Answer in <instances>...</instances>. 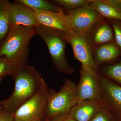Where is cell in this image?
<instances>
[{"mask_svg":"<svg viewBox=\"0 0 121 121\" xmlns=\"http://www.w3.org/2000/svg\"><path fill=\"white\" fill-rule=\"evenodd\" d=\"M68 113L63 114L50 120V121H65L68 116Z\"/></svg>","mask_w":121,"mask_h":121,"instance_id":"d4e9b609","label":"cell"},{"mask_svg":"<svg viewBox=\"0 0 121 121\" xmlns=\"http://www.w3.org/2000/svg\"><path fill=\"white\" fill-rule=\"evenodd\" d=\"M75 121V120H74V119H72V118H71L69 117V116H68L67 118L66 119V121Z\"/></svg>","mask_w":121,"mask_h":121,"instance_id":"484cf974","label":"cell"},{"mask_svg":"<svg viewBox=\"0 0 121 121\" xmlns=\"http://www.w3.org/2000/svg\"><path fill=\"white\" fill-rule=\"evenodd\" d=\"M9 1L7 13L10 29L20 26L36 28L40 26L37 21L34 11L25 5Z\"/></svg>","mask_w":121,"mask_h":121,"instance_id":"30bf717a","label":"cell"},{"mask_svg":"<svg viewBox=\"0 0 121 121\" xmlns=\"http://www.w3.org/2000/svg\"><path fill=\"white\" fill-rule=\"evenodd\" d=\"M50 120H48V119H45L44 121H50Z\"/></svg>","mask_w":121,"mask_h":121,"instance_id":"83f0119b","label":"cell"},{"mask_svg":"<svg viewBox=\"0 0 121 121\" xmlns=\"http://www.w3.org/2000/svg\"><path fill=\"white\" fill-rule=\"evenodd\" d=\"M89 4L104 19L121 21V11L105 2L104 0H91Z\"/></svg>","mask_w":121,"mask_h":121,"instance_id":"9a60e30c","label":"cell"},{"mask_svg":"<svg viewBox=\"0 0 121 121\" xmlns=\"http://www.w3.org/2000/svg\"><path fill=\"white\" fill-rule=\"evenodd\" d=\"M77 86L72 80L66 79L59 92L51 90L47 106L46 119L50 120L60 114L69 112L78 102Z\"/></svg>","mask_w":121,"mask_h":121,"instance_id":"5b68a950","label":"cell"},{"mask_svg":"<svg viewBox=\"0 0 121 121\" xmlns=\"http://www.w3.org/2000/svg\"><path fill=\"white\" fill-rule=\"evenodd\" d=\"M104 1L121 11V0H104Z\"/></svg>","mask_w":121,"mask_h":121,"instance_id":"cb8c5ba5","label":"cell"},{"mask_svg":"<svg viewBox=\"0 0 121 121\" xmlns=\"http://www.w3.org/2000/svg\"><path fill=\"white\" fill-rule=\"evenodd\" d=\"M65 34L68 43L71 45L76 60L79 61L83 66L91 68L98 71L99 66L94 60L93 49L87 40L86 34L72 30Z\"/></svg>","mask_w":121,"mask_h":121,"instance_id":"52a82bcc","label":"cell"},{"mask_svg":"<svg viewBox=\"0 0 121 121\" xmlns=\"http://www.w3.org/2000/svg\"><path fill=\"white\" fill-rule=\"evenodd\" d=\"M36 35L35 28L20 26L11 29L0 45V57L16 66L27 64L30 41Z\"/></svg>","mask_w":121,"mask_h":121,"instance_id":"7a4b0ae2","label":"cell"},{"mask_svg":"<svg viewBox=\"0 0 121 121\" xmlns=\"http://www.w3.org/2000/svg\"><path fill=\"white\" fill-rule=\"evenodd\" d=\"M102 103L121 120V86L99 72Z\"/></svg>","mask_w":121,"mask_h":121,"instance_id":"9c48e42d","label":"cell"},{"mask_svg":"<svg viewBox=\"0 0 121 121\" xmlns=\"http://www.w3.org/2000/svg\"><path fill=\"white\" fill-rule=\"evenodd\" d=\"M14 2L25 5L31 8L60 12L63 11L62 7L45 0H17Z\"/></svg>","mask_w":121,"mask_h":121,"instance_id":"2e32d148","label":"cell"},{"mask_svg":"<svg viewBox=\"0 0 121 121\" xmlns=\"http://www.w3.org/2000/svg\"><path fill=\"white\" fill-rule=\"evenodd\" d=\"M103 106L90 100L79 101L71 109L68 116L76 121H91Z\"/></svg>","mask_w":121,"mask_h":121,"instance_id":"5bb4252c","label":"cell"},{"mask_svg":"<svg viewBox=\"0 0 121 121\" xmlns=\"http://www.w3.org/2000/svg\"><path fill=\"white\" fill-rule=\"evenodd\" d=\"M80 73L77 86L78 101L90 100L103 105L99 71L81 65Z\"/></svg>","mask_w":121,"mask_h":121,"instance_id":"8992f818","label":"cell"},{"mask_svg":"<svg viewBox=\"0 0 121 121\" xmlns=\"http://www.w3.org/2000/svg\"><path fill=\"white\" fill-rule=\"evenodd\" d=\"M86 36L92 49L106 43H116L112 27L106 19L94 25L87 33Z\"/></svg>","mask_w":121,"mask_h":121,"instance_id":"7c38bea8","label":"cell"},{"mask_svg":"<svg viewBox=\"0 0 121 121\" xmlns=\"http://www.w3.org/2000/svg\"><path fill=\"white\" fill-rule=\"evenodd\" d=\"M68 12L71 30L84 34L96 23L106 19L90 4Z\"/></svg>","mask_w":121,"mask_h":121,"instance_id":"ba28073f","label":"cell"},{"mask_svg":"<svg viewBox=\"0 0 121 121\" xmlns=\"http://www.w3.org/2000/svg\"><path fill=\"white\" fill-rule=\"evenodd\" d=\"M36 35L44 41L52 62L58 71L71 74L74 70L68 63L65 55L68 43L65 33L59 30L40 25L35 28Z\"/></svg>","mask_w":121,"mask_h":121,"instance_id":"3957f363","label":"cell"},{"mask_svg":"<svg viewBox=\"0 0 121 121\" xmlns=\"http://www.w3.org/2000/svg\"><path fill=\"white\" fill-rule=\"evenodd\" d=\"M13 114L7 112L0 106V121H15Z\"/></svg>","mask_w":121,"mask_h":121,"instance_id":"603a6c76","label":"cell"},{"mask_svg":"<svg viewBox=\"0 0 121 121\" xmlns=\"http://www.w3.org/2000/svg\"><path fill=\"white\" fill-rule=\"evenodd\" d=\"M119 121H121V120H119Z\"/></svg>","mask_w":121,"mask_h":121,"instance_id":"f1b7e54d","label":"cell"},{"mask_svg":"<svg viewBox=\"0 0 121 121\" xmlns=\"http://www.w3.org/2000/svg\"><path fill=\"white\" fill-rule=\"evenodd\" d=\"M9 1L0 0V45L11 30L7 13Z\"/></svg>","mask_w":121,"mask_h":121,"instance_id":"ac0fdd59","label":"cell"},{"mask_svg":"<svg viewBox=\"0 0 121 121\" xmlns=\"http://www.w3.org/2000/svg\"><path fill=\"white\" fill-rule=\"evenodd\" d=\"M91 121H120L108 108L103 105Z\"/></svg>","mask_w":121,"mask_h":121,"instance_id":"44dd1931","label":"cell"},{"mask_svg":"<svg viewBox=\"0 0 121 121\" xmlns=\"http://www.w3.org/2000/svg\"><path fill=\"white\" fill-rule=\"evenodd\" d=\"M108 20L112 27L116 43L121 49V21L115 20Z\"/></svg>","mask_w":121,"mask_h":121,"instance_id":"7402d4cb","label":"cell"},{"mask_svg":"<svg viewBox=\"0 0 121 121\" xmlns=\"http://www.w3.org/2000/svg\"><path fill=\"white\" fill-rule=\"evenodd\" d=\"M12 78L15 81L13 92L8 98L0 101V106L13 114L37 92L43 79L35 68L27 64L17 66Z\"/></svg>","mask_w":121,"mask_h":121,"instance_id":"6da1fadb","label":"cell"},{"mask_svg":"<svg viewBox=\"0 0 121 121\" xmlns=\"http://www.w3.org/2000/svg\"><path fill=\"white\" fill-rule=\"evenodd\" d=\"M4 78V77L0 78V83L1 82H2V80H3V79Z\"/></svg>","mask_w":121,"mask_h":121,"instance_id":"4316f807","label":"cell"},{"mask_svg":"<svg viewBox=\"0 0 121 121\" xmlns=\"http://www.w3.org/2000/svg\"><path fill=\"white\" fill-rule=\"evenodd\" d=\"M31 9L34 11L37 21L40 25L59 30L65 34L71 30L67 15L65 14L64 11L56 12Z\"/></svg>","mask_w":121,"mask_h":121,"instance_id":"8fae6325","label":"cell"},{"mask_svg":"<svg viewBox=\"0 0 121 121\" xmlns=\"http://www.w3.org/2000/svg\"><path fill=\"white\" fill-rule=\"evenodd\" d=\"M51 89L43 80L39 90L13 113L15 121H43Z\"/></svg>","mask_w":121,"mask_h":121,"instance_id":"277c9868","label":"cell"},{"mask_svg":"<svg viewBox=\"0 0 121 121\" xmlns=\"http://www.w3.org/2000/svg\"><path fill=\"white\" fill-rule=\"evenodd\" d=\"M98 71L121 86V58L114 64L99 67Z\"/></svg>","mask_w":121,"mask_h":121,"instance_id":"e0dca14e","label":"cell"},{"mask_svg":"<svg viewBox=\"0 0 121 121\" xmlns=\"http://www.w3.org/2000/svg\"><path fill=\"white\" fill-rule=\"evenodd\" d=\"M52 1L57 5L63 7L68 11L75 10L89 5L90 2V0H54Z\"/></svg>","mask_w":121,"mask_h":121,"instance_id":"d6986e66","label":"cell"},{"mask_svg":"<svg viewBox=\"0 0 121 121\" xmlns=\"http://www.w3.org/2000/svg\"><path fill=\"white\" fill-rule=\"evenodd\" d=\"M95 62L98 66L114 64L121 58V49L116 43L109 42L93 49Z\"/></svg>","mask_w":121,"mask_h":121,"instance_id":"4fadbf2b","label":"cell"},{"mask_svg":"<svg viewBox=\"0 0 121 121\" xmlns=\"http://www.w3.org/2000/svg\"><path fill=\"white\" fill-rule=\"evenodd\" d=\"M16 66L4 57H0V78L8 75L12 78Z\"/></svg>","mask_w":121,"mask_h":121,"instance_id":"ffe728a7","label":"cell"}]
</instances>
